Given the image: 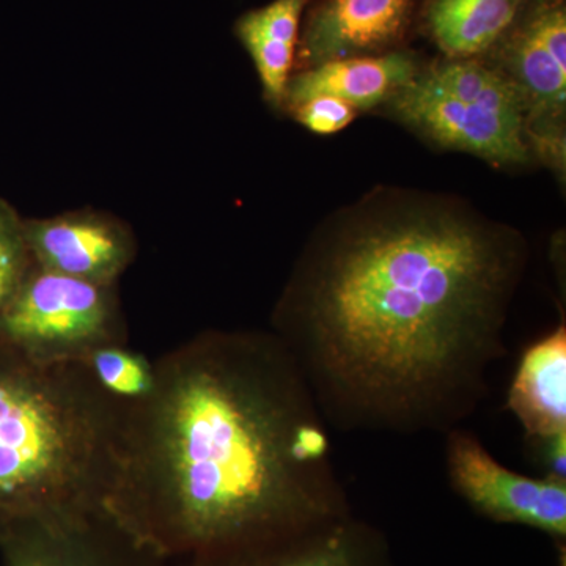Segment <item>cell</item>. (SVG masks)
Wrapping results in <instances>:
<instances>
[{
  "label": "cell",
  "instance_id": "cell-1",
  "mask_svg": "<svg viewBox=\"0 0 566 566\" xmlns=\"http://www.w3.org/2000/svg\"><path fill=\"white\" fill-rule=\"evenodd\" d=\"M526 263L523 241L460 205L365 200L305 253L275 312L324 419L455 430L488 392Z\"/></svg>",
  "mask_w": 566,
  "mask_h": 566
},
{
  "label": "cell",
  "instance_id": "cell-2",
  "mask_svg": "<svg viewBox=\"0 0 566 566\" xmlns=\"http://www.w3.org/2000/svg\"><path fill=\"white\" fill-rule=\"evenodd\" d=\"M326 423L274 334L196 335L126 403L107 513L169 562L340 520Z\"/></svg>",
  "mask_w": 566,
  "mask_h": 566
},
{
  "label": "cell",
  "instance_id": "cell-3",
  "mask_svg": "<svg viewBox=\"0 0 566 566\" xmlns=\"http://www.w3.org/2000/svg\"><path fill=\"white\" fill-rule=\"evenodd\" d=\"M125 412L84 365L36 364L0 340V536L107 512Z\"/></svg>",
  "mask_w": 566,
  "mask_h": 566
},
{
  "label": "cell",
  "instance_id": "cell-4",
  "mask_svg": "<svg viewBox=\"0 0 566 566\" xmlns=\"http://www.w3.org/2000/svg\"><path fill=\"white\" fill-rule=\"evenodd\" d=\"M390 106L441 147L499 166L527 163L526 107L502 71L468 59L436 63L395 93Z\"/></svg>",
  "mask_w": 566,
  "mask_h": 566
},
{
  "label": "cell",
  "instance_id": "cell-5",
  "mask_svg": "<svg viewBox=\"0 0 566 566\" xmlns=\"http://www.w3.org/2000/svg\"><path fill=\"white\" fill-rule=\"evenodd\" d=\"M115 289L32 264L0 308V340L43 365L81 363L104 346H126L128 329Z\"/></svg>",
  "mask_w": 566,
  "mask_h": 566
},
{
  "label": "cell",
  "instance_id": "cell-6",
  "mask_svg": "<svg viewBox=\"0 0 566 566\" xmlns=\"http://www.w3.org/2000/svg\"><path fill=\"white\" fill-rule=\"evenodd\" d=\"M502 73L526 107L528 145L547 163L565 166L566 11L564 0H542L504 48Z\"/></svg>",
  "mask_w": 566,
  "mask_h": 566
},
{
  "label": "cell",
  "instance_id": "cell-7",
  "mask_svg": "<svg viewBox=\"0 0 566 566\" xmlns=\"http://www.w3.org/2000/svg\"><path fill=\"white\" fill-rule=\"evenodd\" d=\"M447 472L457 493L499 523L566 534V482L521 475L494 460L468 431L447 433Z\"/></svg>",
  "mask_w": 566,
  "mask_h": 566
},
{
  "label": "cell",
  "instance_id": "cell-8",
  "mask_svg": "<svg viewBox=\"0 0 566 566\" xmlns=\"http://www.w3.org/2000/svg\"><path fill=\"white\" fill-rule=\"evenodd\" d=\"M0 566H172L107 512L31 521L0 536Z\"/></svg>",
  "mask_w": 566,
  "mask_h": 566
},
{
  "label": "cell",
  "instance_id": "cell-9",
  "mask_svg": "<svg viewBox=\"0 0 566 566\" xmlns=\"http://www.w3.org/2000/svg\"><path fill=\"white\" fill-rule=\"evenodd\" d=\"M32 262L50 273L96 285H117L136 256V241L107 216L76 212L24 222Z\"/></svg>",
  "mask_w": 566,
  "mask_h": 566
},
{
  "label": "cell",
  "instance_id": "cell-10",
  "mask_svg": "<svg viewBox=\"0 0 566 566\" xmlns=\"http://www.w3.org/2000/svg\"><path fill=\"white\" fill-rule=\"evenodd\" d=\"M415 0H323L301 43L307 69L338 59L363 57L403 39Z\"/></svg>",
  "mask_w": 566,
  "mask_h": 566
},
{
  "label": "cell",
  "instance_id": "cell-11",
  "mask_svg": "<svg viewBox=\"0 0 566 566\" xmlns=\"http://www.w3.org/2000/svg\"><path fill=\"white\" fill-rule=\"evenodd\" d=\"M172 566H368L367 547L345 517L262 542L212 551Z\"/></svg>",
  "mask_w": 566,
  "mask_h": 566
},
{
  "label": "cell",
  "instance_id": "cell-12",
  "mask_svg": "<svg viewBox=\"0 0 566 566\" xmlns=\"http://www.w3.org/2000/svg\"><path fill=\"white\" fill-rule=\"evenodd\" d=\"M417 74L415 59L403 52L338 59L290 77L283 103L292 109L314 96H333L356 111L371 109L392 98Z\"/></svg>",
  "mask_w": 566,
  "mask_h": 566
},
{
  "label": "cell",
  "instance_id": "cell-13",
  "mask_svg": "<svg viewBox=\"0 0 566 566\" xmlns=\"http://www.w3.org/2000/svg\"><path fill=\"white\" fill-rule=\"evenodd\" d=\"M509 408L535 442L566 434L564 324L524 353L510 387Z\"/></svg>",
  "mask_w": 566,
  "mask_h": 566
},
{
  "label": "cell",
  "instance_id": "cell-14",
  "mask_svg": "<svg viewBox=\"0 0 566 566\" xmlns=\"http://www.w3.org/2000/svg\"><path fill=\"white\" fill-rule=\"evenodd\" d=\"M311 0H274L244 14L237 33L251 54L268 102L283 104L292 77L301 18Z\"/></svg>",
  "mask_w": 566,
  "mask_h": 566
},
{
  "label": "cell",
  "instance_id": "cell-15",
  "mask_svg": "<svg viewBox=\"0 0 566 566\" xmlns=\"http://www.w3.org/2000/svg\"><path fill=\"white\" fill-rule=\"evenodd\" d=\"M524 0H433L428 28L452 59L490 50L515 22Z\"/></svg>",
  "mask_w": 566,
  "mask_h": 566
},
{
  "label": "cell",
  "instance_id": "cell-16",
  "mask_svg": "<svg viewBox=\"0 0 566 566\" xmlns=\"http://www.w3.org/2000/svg\"><path fill=\"white\" fill-rule=\"evenodd\" d=\"M104 390L125 403L140 400L155 381V360L126 346H104L81 363Z\"/></svg>",
  "mask_w": 566,
  "mask_h": 566
},
{
  "label": "cell",
  "instance_id": "cell-17",
  "mask_svg": "<svg viewBox=\"0 0 566 566\" xmlns=\"http://www.w3.org/2000/svg\"><path fill=\"white\" fill-rule=\"evenodd\" d=\"M32 264L24 222L9 203L0 200V308L17 292Z\"/></svg>",
  "mask_w": 566,
  "mask_h": 566
},
{
  "label": "cell",
  "instance_id": "cell-18",
  "mask_svg": "<svg viewBox=\"0 0 566 566\" xmlns=\"http://www.w3.org/2000/svg\"><path fill=\"white\" fill-rule=\"evenodd\" d=\"M294 118L319 136H331L345 129L356 118L352 104L333 96H314L290 109Z\"/></svg>",
  "mask_w": 566,
  "mask_h": 566
}]
</instances>
